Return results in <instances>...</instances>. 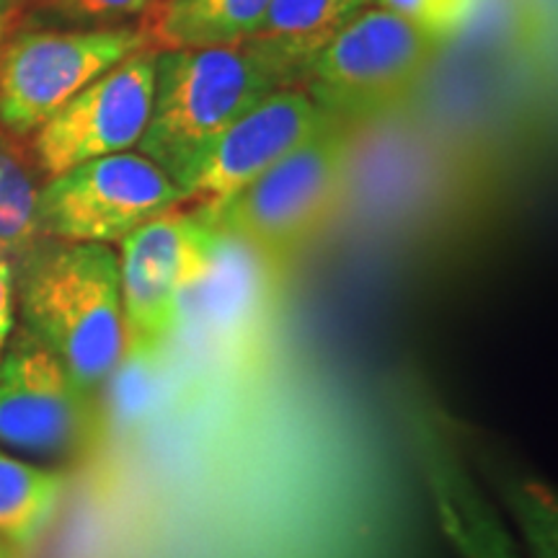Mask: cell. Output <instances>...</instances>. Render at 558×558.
<instances>
[{
	"mask_svg": "<svg viewBox=\"0 0 558 558\" xmlns=\"http://www.w3.org/2000/svg\"><path fill=\"white\" fill-rule=\"evenodd\" d=\"M13 279L24 331L96 393L124 360L117 251L37 239L13 262Z\"/></svg>",
	"mask_w": 558,
	"mask_h": 558,
	"instance_id": "1",
	"label": "cell"
},
{
	"mask_svg": "<svg viewBox=\"0 0 558 558\" xmlns=\"http://www.w3.org/2000/svg\"><path fill=\"white\" fill-rule=\"evenodd\" d=\"M288 81L248 41L156 52L148 130L137 153L177 184L215 137Z\"/></svg>",
	"mask_w": 558,
	"mask_h": 558,
	"instance_id": "2",
	"label": "cell"
},
{
	"mask_svg": "<svg viewBox=\"0 0 558 558\" xmlns=\"http://www.w3.org/2000/svg\"><path fill=\"white\" fill-rule=\"evenodd\" d=\"M352 130L329 117L300 148L251 181L213 215V226L241 246L262 251L269 259L288 256L337 213L344 194Z\"/></svg>",
	"mask_w": 558,
	"mask_h": 558,
	"instance_id": "3",
	"label": "cell"
},
{
	"mask_svg": "<svg viewBox=\"0 0 558 558\" xmlns=\"http://www.w3.org/2000/svg\"><path fill=\"white\" fill-rule=\"evenodd\" d=\"M442 41L378 5L360 9L303 70L305 94L341 122L378 114L416 88Z\"/></svg>",
	"mask_w": 558,
	"mask_h": 558,
	"instance_id": "4",
	"label": "cell"
},
{
	"mask_svg": "<svg viewBox=\"0 0 558 558\" xmlns=\"http://www.w3.org/2000/svg\"><path fill=\"white\" fill-rule=\"evenodd\" d=\"M222 233L202 215L169 209L120 241L124 357H148L179 329L184 300L218 256Z\"/></svg>",
	"mask_w": 558,
	"mask_h": 558,
	"instance_id": "5",
	"label": "cell"
},
{
	"mask_svg": "<svg viewBox=\"0 0 558 558\" xmlns=\"http://www.w3.org/2000/svg\"><path fill=\"white\" fill-rule=\"evenodd\" d=\"M148 50L143 26L19 29L0 54V124L34 135L41 124L132 54Z\"/></svg>",
	"mask_w": 558,
	"mask_h": 558,
	"instance_id": "6",
	"label": "cell"
},
{
	"mask_svg": "<svg viewBox=\"0 0 558 558\" xmlns=\"http://www.w3.org/2000/svg\"><path fill=\"white\" fill-rule=\"evenodd\" d=\"M179 186L143 153H114L39 186V239L114 246L132 230L179 207Z\"/></svg>",
	"mask_w": 558,
	"mask_h": 558,
	"instance_id": "7",
	"label": "cell"
},
{
	"mask_svg": "<svg viewBox=\"0 0 558 558\" xmlns=\"http://www.w3.org/2000/svg\"><path fill=\"white\" fill-rule=\"evenodd\" d=\"M101 435L96 393L21 331L0 360V445L54 463L78 460Z\"/></svg>",
	"mask_w": 558,
	"mask_h": 558,
	"instance_id": "8",
	"label": "cell"
},
{
	"mask_svg": "<svg viewBox=\"0 0 558 558\" xmlns=\"http://www.w3.org/2000/svg\"><path fill=\"white\" fill-rule=\"evenodd\" d=\"M329 120L303 88L271 90L239 122L209 143V148L181 173L179 207L213 218L222 205L246 190L264 171L308 140Z\"/></svg>",
	"mask_w": 558,
	"mask_h": 558,
	"instance_id": "9",
	"label": "cell"
},
{
	"mask_svg": "<svg viewBox=\"0 0 558 558\" xmlns=\"http://www.w3.org/2000/svg\"><path fill=\"white\" fill-rule=\"evenodd\" d=\"M156 52L143 50L99 75L34 132V166L45 179L137 148L148 130Z\"/></svg>",
	"mask_w": 558,
	"mask_h": 558,
	"instance_id": "10",
	"label": "cell"
},
{
	"mask_svg": "<svg viewBox=\"0 0 558 558\" xmlns=\"http://www.w3.org/2000/svg\"><path fill=\"white\" fill-rule=\"evenodd\" d=\"M418 452L437 520L463 558H522L505 522L460 463L448 439L429 424L418 427Z\"/></svg>",
	"mask_w": 558,
	"mask_h": 558,
	"instance_id": "11",
	"label": "cell"
},
{
	"mask_svg": "<svg viewBox=\"0 0 558 558\" xmlns=\"http://www.w3.org/2000/svg\"><path fill=\"white\" fill-rule=\"evenodd\" d=\"M354 13L352 0H271L243 41L259 50L284 75L288 86H295L305 65Z\"/></svg>",
	"mask_w": 558,
	"mask_h": 558,
	"instance_id": "12",
	"label": "cell"
},
{
	"mask_svg": "<svg viewBox=\"0 0 558 558\" xmlns=\"http://www.w3.org/2000/svg\"><path fill=\"white\" fill-rule=\"evenodd\" d=\"M271 0H150L143 13L148 50H194L243 41Z\"/></svg>",
	"mask_w": 558,
	"mask_h": 558,
	"instance_id": "13",
	"label": "cell"
},
{
	"mask_svg": "<svg viewBox=\"0 0 558 558\" xmlns=\"http://www.w3.org/2000/svg\"><path fill=\"white\" fill-rule=\"evenodd\" d=\"M65 476L0 450V538L32 550L65 497Z\"/></svg>",
	"mask_w": 558,
	"mask_h": 558,
	"instance_id": "14",
	"label": "cell"
},
{
	"mask_svg": "<svg viewBox=\"0 0 558 558\" xmlns=\"http://www.w3.org/2000/svg\"><path fill=\"white\" fill-rule=\"evenodd\" d=\"M37 177L34 158L11 137L0 135V256L11 262L39 239Z\"/></svg>",
	"mask_w": 558,
	"mask_h": 558,
	"instance_id": "15",
	"label": "cell"
},
{
	"mask_svg": "<svg viewBox=\"0 0 558 558\" xmlns=\"http://www.w3.org/2000/svg\"><path fill=\"white\" fill-rule=\"evenodd\" d=\"M369 5L396 13L429 37L445 41L463 29L478 0H373Z\"/></svg>",
	"mask_w": 558,
	"mask_h": 558,
	"instance_id": "16",
	"label": "cell"
},
{
	"mask_svg": "<svg viewBox=\"0 0 558 558\" xmlns=\"http://www.w3.org/2000/svg\"><path fill=\"white\" fill-rule=\"evenodd\" d=\"M150 0H37V9L70 29L120 26L128 19L143 16Z\"/></svg>",
	"mask_w": 558,
	"mask_h": 558,
	"instance_id": "17",
	"label": "cell"
},
{
	"mask_svg": "<svg viewBox=\"0 0 558 558\" xmlns=\"http://www.w3.org/2000/svg\"><path fill=\"white\" fill-rule=\"evenodd\" d=\"M13 318H16V279H13V262L0 256V360L11 344Z\"/></svg>",
	"mask_w": 558,
	"mask_h": 558,
	"instance_id": "18",
	"label": "cell"
},
{
	"mask_svg": "<svg viewBox=\"0 0 558 558\" xmlns=\"http://www.w3.org/2000/svg\"><path fill=\"white\" fill-rule=\"evenodd\" d=\"M26 5H29V0H0V54H3L13 34L21 29Z\"/></svg>",
	"mask_w": 558,
	"mask_h": 558,
	"instance_id": "19",
	"label": "cell"
},
{
	"mask_svg": "<svg viewBox=\"0 0 558 558\" xmlns=\"http://www.w3.org/2000/svg\"><path fill=\"white\" fill-rule=\"evenodd\" d=\"M0 558H24V550H19L16 546H11L9 541L0 538Z\"/></svg>",
	"mask_w": 558,
	"mask_h": 558,
	"instance_id": "20",
	"label": "cell"
},
{
	"mask_svg": "<svg viewBox=\"0 0 558 558\" xmlns=\"http://www.w3.org/2000/svg\"><path fill=\"white\" fill-rule=\"evenodd\" d=\"M369 3H373V0H352V5H354V9H357V11H360V9H367Z\"/></svg>",
	"mask_w": 558,
	"mask_h": 558,
	"instance_id": "21",
	"label": "cell"
}]
</instances>
